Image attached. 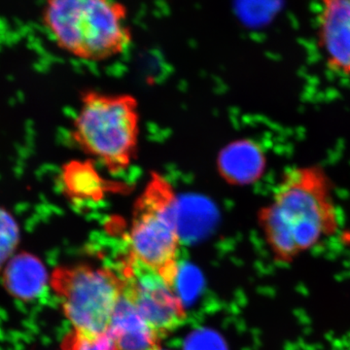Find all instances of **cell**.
<instances>
[{
    "instance_id": "1",
    "label": "cell",
    "mask_w": 350,
    "mask_h": 350,
    "mask_svg": "<svg viewBox=\"0 0 350 350\" xmlns=\"http://www.w3.org/2000/svg\"><path fill=\"white\" fill-rule=\"evenodd\" d=\"M258 221L280 264H291L335 236L340 214L325 170L317 165L288 170Z\"/></svg>"
},
{
    "instance_id": "2",
    "label": "cell",
    "mask_w": 350,
    "mask_h": 350,
    "mask_svg": "<svg viewBox=\"0 0 350 350\" xmlns=\"http://www.w3.org/2000/svg\"><path fill=\"white\" fill-rule=\"evenodd\" d=\"M142 117L133 94L86 90L72 121L70 139L111 175L126 172L139 150Z\"/></svg>"
},
{
    "instance_id": "3",
    "label": "cell",
    "mask_w": 350,
    "mask_h": 350,
    "mask_svg": "<svg viewBox=\"0 0 350 350\" xmlns=\"http://www.w3.org/2000/svg\"><path fill=\"white\" fill-rule=\"evenodd\" d=\"M42 20L57 45L83 61H110L133 42L129 10L120 2L49 0L43 7Z\"/></svg>"
},
{
    "instance_id": "4",
    "label": "cell",
    "mask_w": 350,
    "mask_h": 350,
    "mask_svg": "<svg viewBox=\"0 0 350 350\" xmlns=\"http://www.w3.org/2000/svg\"><path fill=\"white\" fill-rule=\"evenodd\" d=\"M179 200L174 184L151 172L133 207L129 255L158 273L174 289L178 278Z\"/></svg>"
},
{
    "instance_id": "5",
    "label": "cell",
    "mask_w": 350,
    "mask_h": 350,
    "mask_svg": "<svg viewBox=\"0 0 350 350\" xmlns=\"http://www.w3.org/2000/svg\"><path fill=\"white\" fill-rule=\"evenodd\" d=\"M66 319L75 329L105 333L123 296L121 275L87 265L57 267L50 278Z\"/></svg>"
},
{
    "instance_id": "6",
    "label": "cell",
    "mask_w": 350,
    "mask_h": 350,
    "mask_svg": "<svg viewBox=\"0 0 350 350\" xmlns=\"http://www.w3.org/2000/svg\"><path fill=\"white\" fill-rule=\"evenodd\" d=\"M121 278L124 298L161 338L185 321L183 304L174 289L131 255L124 262Z\"/></svg>"
},
{
    "instance_id": "7",
    "label": "cell",
    "mask_w": 350,
    "mask_h": 350,
    "mask_svg": "<svg viewBox=\"0 0 350 350\" xmlns=\"http://www.w3.org/2000/svg\"><path fill=\"white\" fill-rule=\"evenodd\" d=\"M317 34L328 68L350 79V0L322 2Z\"/></svg>"
},
{
    "instance_id": "8",
    "label": "cell",
    "mask_w": 350,
    "mask_h": 350,
    "mask_svg": "<svg viewBox=\"0 0 350 350\" xmlns=\"http://www.w3.org/2000/svg\"><path fill=\"white\" fill-rule=\"evenodd\" d=\"M108 332L118 350H160L162 338L123 296L113 313Z\"/></svg>"
},
{
    "instance_id": "9",
    "label": "cell",
    "mask_w": 350,
    "mask_h": 350,
    "mask_svg": "<svg viewBox=\"0 0 350 350\" xmlns=\"http://www.w3.org/2000/svg\"><path fill=\"white\" fill-rule=\"evenodd\" d=\"M2 280L11 296L25 301L40 296L50 282L43 262L27 252L20 253L9 260L2 271Z\"/></svg>"
},
{
    "instance_id": "10",
    "label": "cell",
    "mask_w": 350,
    "mask_h": 350,
    "mask_svg": "<svg viewBox=\"0 0 350 350\" xmlns=\"http://www.w3.org/2000/svg\"><path fill=\"white\" fill-rule=\"evenodd\" d=\"M64 194L73 202H96L108 190L96 163L91 160H75L64 163L61 172Z\"/></svg>"
},
{
    "instance_id": "11",
    "label": "cell",
    "mask_w": 350,
    "mask_h": 350,
    "mask_svg": "<svg viewBox=\"0 0 350 350\" xmlns=\"http://www.w3.org/2000/svg\"><path fill=\"white\" fill-rule=\"evenodd\" d=\"M63 350H118L114 338L109 332L92 333V332L73 329L64 338Z\"/></svg>"
},
{
    "instance_id": "12",
    "label": "cell",
    "mask_w": 350,
    "mask_h": 350,
    "mask_svg": "<svg viewBox=\"0 0 350 350\" xmlns=\"http://www.w3.org/2000/svg\"><path fill=\"white\" fill-rule=\"evenodd\" d=\"M20 243V228L12 214L0 206V273Z\"/></svg>"
},
{
    "instance_id": "13",
    "label": "cell",
    "mask_w": 350,
    "mask_h": 350,
    "mask_svg": "<svg viewBox=\"0 0 350 350\" xmlns=\"http://www.w3.org/2000/svg\"><path fill=\"white\" fill-rule=\"evenodd\" d=\"M187 350H224L222 342L219 338L211 334H199L194 336L188 345H186Z\"/></svg>"
},
{
    "instance_id": "14",
    "label": "cell",
    "mask_w": 350,
    "mask_h": 350,
    "mask_svg": "<svg viewBox=\"0 0 350 350\" xmlns=\"http://www.w3.org/2000/svg\"><path fill=\"white\" fill-rule=\"evenodd\" d=\"M161 350V349H160Z\"/></svg>"
}]
</instances>
